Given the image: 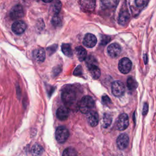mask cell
I'll use <instances>...</instances> for the list:
<instances>
[{
    "label": "cell",
    "instance_id": "obj_1",
    "mask_svg": "<svg viewBox=\"0 0 156 156\" xmlns=\"http://www.w3.org/2000/svg\"><path fill=\"white\" fill-rule=\"evenodd\" d=\"M94 107V101L90 96H83L79 103V110L84 114L89 113Z\"/></svg>",
    "mask_w": 156,
    "mask_h": 156
},
{
    "label": "cell",
    "instance_id": "obj_2",
    "mask_svg": "<svg viewBox=\"0 0 156 156\" xmlns=\"http://www.w3.org/2000/svg\"><path fill=\"white\" fill-rule=\"evenodd\" d=\"M76 93L74 90L68 88L63 91L62 99L63 102L67 105H71L76 101Z\"/></svg>",
    "mask_w": 156,
    "mask_h": 156
},
{
    "label": "cell",
    "instance_id": "obj_6",
    "mask_svg": "<svg viewBox=\"0 0 156 156\" xmlns=\"http://www.w3.org/2000/svg\"><path fill=\"white\" fill-rule=\"evenodd\" d=\"M12 20H18L24 16V11L23 7L20 4H17L13 6L9 13Z\"/></svg>",
    "mask_w": 156,
    "mask_h": 156
},
{
    "label": "cell",
    "instance_id": "obj_15",
    "mask_svg": "<svg viewBox=\"0 0 156 156\" xmlns=\"http://www.w3.org/2000/svg\"><path fill=\"white\" fill-rule=\"evenodd\" d=\"M87 119L89 124L92 127H95L98 124V114L94 111H91L88 113Z\"/></svg>",
    "mask_w": 156,
    "mask_h": 156
},
{
    "label": "cell",
    "instance_id": "obj_3",
    "mask_svg": "<svg viewBox=\"0 0 156 156\" xmlns=\"http://www.w3.org/2000/svg\"><path fill=\"white\" fill-rule=\"evenodd\" d=\"M69 136L68 130L64 126L58 127L55 131L56 140L60 143H65Z\"/></svg>",
    "mask_w": 156,
    "mask_h": 156
},
{
    "label": "cell",
    "instance_id": "obj_28",
    "mask_svg": "<svg viewBox=\"0 0 156 156\" xmlns=\"http://www.w3.org/2000/svg\"><path fill=\"white\" fill-rule=\"evenodd\" d=\"M147 0H135V4L138 7H143L146 5Z\"/></svg>",
    "mask_w": 156,
    "mask_h": 156
},
{
    "label": "cell",
    "instance_id": "obj_4",
    "mask_svg": "<svg viewBox=\"0 0 156 156\" xmlns=\"http://www.w3.org/2000/svg\"><path fill=\"white\" fill-rule=\"evenodd\" d=\"M112 91L113 95L116 97L122 96L125 92L124 83L119 80L113 82L112 85Z\"/></svg>",
    "mask_w": 156,
    "mask_h": 156
},
{
    "label": "cell",
    "instance_id": "obj_10",
    "mask_svg": "<svg viewBox=\"0 0 156 156\" xmlns=\"http://www.w3.org/2000/svg\"><path fill=\"white\" fill-rule=\"evenodd\" d=\"M26 29V24L23 21H16L12 25V31L18 35L23 34Z\"/></svg>",
    "mask_w": 156,
    "mask_h": 156
},
{
    "label": "cell",
    "instance_id": "obj_34",
    "mask_svg": "<svg viewBox=\"0 0 156 156\" xmlns=\"http://www.w3.org/2000/svg\"><path fill=\"white\" fill-rule=\"evenodd\" d=\"M42 1L46 3H49V2H51V1H52V0H42Z\"/></svg>",
    "mask_w": 156,
    "mask_h": 156
},
{
    "label": "cell",
    "instance_id": "obj_14",
    "mask_svg": "<svg viewBox=\"0 0 156 156\" xmlns=\"http://www.w3.org/2000/svg\"><path fill=\"white\" fill-rule=\"evenodd\" d=\"M69 115V111L68 108L65 106H60L58 108L57 112H56V116L57 118L61 121L66 120Z\"/></svg>",
    "mask_w": 156,
    "mask_h": 156
},
{
    "label": "cell",
    "instance_id": "obj_33",
    "mask_svg": "<svg viewBox=\"0 0 156 156\" xmlns=\"http://www.w3.org/2000/svg\"><path fill=\"white\" fill-rule=\"evenodd\" d=\"M143 59H144V63L146 64L147 62V55H146V54H144V56H143Z\"/></svg>",
    "mask_w": 156,
    "mask_h": 156
},
{
    "label": "cell",
    "instance_id": "obj_31",
    "mask_svg": "<svg viewBox=\"0 0 156 156\" xmlns=\"http://www.w3.org/2000/svg\"><path fill=\"white\" fill-rule=\"evenodd\" d=\"M82 73V67L79 65L78 66L76 67V68L74 69V75H76V76H79V75H81Z\"/></svg>",
    "mask_w": 156,
    "mask_h": 156
},
{
    "label": "cell",
    "instance_id": "obj_24",
    "mask_svg": "<svg viewBox=\"0 0 156 156\" xmlns=\"http://www.w3.org/2000/svg\"><path fill=\"white\" fill-rule=\"evenodd\" d=\"M62 156H77V153L75 149L73 147H67L64 150Z\"/></svg>",
    "mask_w": 156,
    "mask_h": 156
},
{
    "label": "cell",
    "instance_id": "obj_12",
    "mask_svg": "<svg viewBox=\"0 0 156 156\" xmlns=\"http://www.w3.org/2000/svg\"><path fill=\"white\" fill-rule=\"evenodd\" d=\"M82 9L87 12H93L96 6V0H80Z\"/></svg>",
    "mask_w": 156,
    "mask_h": 156
},
{
    "label": "cell",
    "instance_id": "obj_19",
    "mask_svg": "<svg viewBox=\"0 0 156 156\" xmlns=\"http://www.w3.org/2000/svg\"><path fill=\"white\" fill-rule=\"evenodd\" d=\"M43 152L41 146L38 144H34L31 148V154L32 156H40Z\"/></svg>",
    "mask_w": 156,
    "mask_h": 156
},
{
    "label": "cell",
    "instance_id": "obj_22",
    "mask_svg": "<svg viewBox=\"0 0 156 156\" xmlns=\"http://www.w3.org/2000/svg\"><path fill=\"white\" fill-rule=\"evenodd\" d=\"M112 121V118L110 115L108 113H104L103 116V119H102V126L104 128L108 127Z\"/></svg>",
    "mask_w": 156,
    "mask_h": 156
},
{
    "label": "cell",
    "instance_id": "obj_29",
    "mask_svg": "<svg viewBox=\"0 0 156 156\" xmlns=\"http://www.w3.org/2000/svg\"><path fill=\"white\" fill-rule=\"evenodd\" d=\"M110 41V38L108 36L103 35L101 39V43L102 44H106Z\"/></svg>",
    "mask_w": 156,
    "mask_h": 156
},
{
    "label": "cell",
    "instance_id": "obj_16",
    "mask_svg": "<svg viewBox=\"0 0 156 156\" xmlns=\"http://www.w3.org/2000/svg\"><path fill=\"white\" fill-rule=\"evenodd\" d=\"M130 18V15L127 10H121L118 18V23L121 25H124L127 23Z\"/></svg>",
    "mask_w": 156,
    "mask_h": 156
},
{
    "label": "cell",
    "instance_id": "obj_8",
    "mask_svg": "<svg viewBox=\"0 0 156 156\" xmlns=\"http://www.w3.org/2000/svg\"><path fill=\"white\" fill-rule=\"evenodd\" d=\"M121 52V48L117 43H112L107 48V53L108 55L112 58L117 57Z\"/></svg>",
    "mask_w": 156,
    "mask_h": 156
},
{
    "label": "cell",
    "instance_id": "obj_9",
    "mask_svg": "<svg viewBox=\"0 0 156 156\" xmlns=\"http://www.w3.org/2000/svg\"><path fill=\"white\" fill-rule=\"evenodd\" d=\"M129 138L126 133H122L119 135L116 140L117 146L121 150L126 149L129 144Z\"/></svg>",
    "mask_w": 156,
    "mask_h": 156
},
{
    "label": "cell",
    "instance_id": "obj_27",
    "mask_svg": "<svg viewBox=\"0 0 156 156\" xmlns=\"http://www.w3.org/2000/svg\"><path fill=\"white\" fill-rule=\"evenodd\" d=\"M86 63L87 65V66L89 67V66H93V65H96L97 62H96V59L94 58V57L90 55L87 58Z\"/></svg>",
    "mask_w": 156,
    "mask_h": 156
},
{
    "label": "cell",
    "instance_id": "obj_17",
    "mask_svg": "<svg viewBox=\"0 0 156 156\" xmlns=\"http://www.w3.org/2000/svg\"><path fill=\"white\" fill-rule=\"evenodd\" d=\"M76 54L79 61H83L87 57V51L82 46H77L75 49Z\"/></svg>",
    "mask_w": 156,
    "mask_h": 156
},
{
    "label": "cell",
    "instance_id": "obj_23",
    "mask_svg": "<svg viewBox=\"0 0 156 156\" xmlns=\"http://www.w3.org/2000/svg\"><path fill=\"white\" fill-rule=\"evenodd\" d=\"M127 87L129 90L133 91L137 87V82L134 80L133 78L130 77L127 79Z\"/></svg>",
    "mask_w": 156,
    "mask_h": 156
},
{
    "label": "cell",
    "instance_id": "obj_11",
    "mask_svg": "<svg viewBox=\"0 0 156 156\" xmlns=\"http://www.w3.org/2000/svg\"><path fill=\"white\" fill-rule=\"evenodd\" d=\"M97 43V38L92 34H87L83 40V44L87 48L94 47Z\"/></svg>",
    "mask_w": 156,
    "mask_h": 156
},
{
    "label": "cell",
    "instance_id": "obj_30",
    "mask_svg": "<svg viewBox=\"0 0 156 156\" xmlns=\"http://www.w3.org/2000/svg\"><path fill=\"white\" fill-rule=\"evenodd\" d=\"M102 101L103 102L104 104H105V105H109L110 104H111V101H110V99L109 98L108 96H106V95H104L102 96Z\"/></svg>",
    "mask_w": 156,
    "mask_h": 156
},
{
    "label": "cell",
    "instance_id": "obj_13",
    "mask_svg": "<svg viewBox=\"0 0 156 156\" xmlns=\"http://www.w3.org/2000/svg\"><path fill=\"white\" fill-rule=\"evenodd\" d=\"M32 55L34 58L37 62H43L45 60L46 54L45 51L43 48H37L35 49L33 52Z\"/></svg>",
    "mask_w": 156,
    "mask_h": 156
},
{
    "label": "cell",
    "instance_id": "obj_21",
    "mask_svg": "<svg viewBox=\"0 0 156 156\" xmlns=\"http://www.w3.org/2000/svg\"><path fill=\"white\" fill-rule=\"evenodd\" d=\"M119 0H101V2L105 7L113 9L117 6L119 3Z\"/></svg>",
    "mask_w": 156,
    "mask_h": 156
},
{
    "label": "cell",
    "instance_id": "obj_18",
    "mask_svg": "<svg viewBox=\"0 0 156 156\" xmlns=\"http://www.w3.org/2000/svg\"><path fill=\"white\" fill-rule=\"evenodd\" d=\"M91 76L94 79H98L101 76V71L97 65H93L88 67Z\"/></svg>",
    "mask_w": 156,
    "mask_h": 156
},
{
    "label": "cell",
    "instance_id": "obj_32",
    "mask_svg": "<svg viewBox=\"0 0 156 156\" xmlns=\"http://www.w3.org/2000/svg\"><path fill=\"white\" fill-rule=\"evenodd\" d=\"M148 112V105L147 103H144L143 107V112L142 113L143 115H146Z\"/></svg>",
    "mask_w": 156,
    "mask_h": 156
},
{
    "label": "cell",
    "instance_id": "obj_25",
    "mask_svg": "<svg viewBox=\"0 0 156 156\" xmlns=\"http://www.w3.org/2000/svg\"><path fill=\"white\" fill-rule=\"evenodd\" d=\"M61 8H62V3L60 1H57L56 2H55L51 7V9L53 12L55 13V15L58 14L60 12Z\"/></svg>",
    "mask_w": 156,
    "mask_h": 156
},
{
    "label": "cell",
    "instance_id": "obj_5",
    "mask_svg": "<svg viewBox=\"0 0 156 156\" xmlns=\"http://www.w3.org/2000/svg\"><path fill=\"white\" fill-rule=\"evenodd\" d=\"M132 68V62L127 57L121 58L118 63V69L121 73L127 74Z\"/></svg>",
    "mask_w": 156,
    "mask_h": 156
},
{
    "label": "cell",
    "instance_id": "obj_7",
    "mask_svg": "<svg viewBox=\"0 0 156 156\" xmlns=\"http://www.w3.org/2000/svg\"><path fill=\"white\" fill-rule=\"evenodd\" d=\"M116 126L119 130H125L129 126L128 115L126 113L121 114L118 118Z\"/></svg>",
    "mask_w": 156,
    "mask_h": 156
},
{
    "label": "cell",
    "instance_id": "obj_26",
    "mask_svg": "<svg viewBox=\"0 0 156 156\" xmlns=\"http://www.w3.org/2000/svg\"><path fill=\"white\" fill-rule=\"evenodd\" d=\"M51 23L52 24L55 26V27H58L60 26L62 24V20L60 18V17L57 15L55 14L52 18L51 20Z\"/></svg>",
    "mask_w": 156,
    "mask_h": 156
},
{
    "label": "cell",
    "instance_id": "obj_20",
    "mask_svg": "<svg viewBox=\"0 0 156 156\" xmlns=\"http://www.w3.org/2000/svg\"><path fill=\"white\" fill-rule=\"evenodd\" d=\"M62 51L63 53L68 56V57H71L73 55V51L71 49V47L69 44L68 43H63L61 46Z\"/></svg>",
    "mask_w": 156,
    "mask_h": 156
}]
</instances>
